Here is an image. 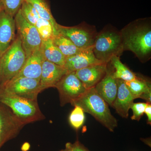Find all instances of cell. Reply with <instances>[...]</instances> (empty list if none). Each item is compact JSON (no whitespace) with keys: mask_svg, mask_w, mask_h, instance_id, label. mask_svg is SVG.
<instances>
[{"mask_svg":"<svg viewBox=\"0 0 151 151\" xmlns=\"http://www.w3.org/2000/svg\"><path fill=\"white\" fill-rule=\"evenodd\" d=\"M25 0H0L4 7V10L7 13L14 17L21 7Z\"/></svg>","mask_w":151,"mask_h":151,"instance_id":"484cf974","label":"cell"},{"mask_svg":"<svg viewBox=\"0 0 151 151\" xmlns=\"http://www.w3.org/2000/svg\"><path fill=\"white\" fill-rule=\"evenodd\" d=\"M26 60L25 52L18 36L1 57L0 86L14 78L21 70Z\"/></svg>","mask_w":151,"mask_h":151,"instance_id":"5b68a950","label":"cell"},{"mask_svg":"<svg viewBox=\"0 0 151 151\" xmlns=\"http://www.w3.org/2000/svg\"><path fill=\"white\" fill-rule=\"evenodd\" d=\"M147 103L145 109V113L147 117V124L151 125V103Z\"/></svg>","mask_w":151,"mask_h":151,"instance_id":"f1b7e54d","label":"cell"},{"mask_svg":"<svg viewBox=\"0 0 151 151\" xmlns=\"http://www.w3.org/2000/svg\"><path fill=\"white\" fill-rule=\"evenodd\" d=\"M3 10H4V7H3L2 4L1 2L0 1V12L2 11Z\"/></svg>","mask_w":151,"mask_h":151,"instance_id":"f546056e","label":"cell"},{"mask_svg":"<svg viewBox=\"0 0 151 151\" xmlns=\"http://www.w3.org/2000/svg\"><path fill=\"white\" fill-rule=\"evenodd\" d=\"M1 53H0V61H1Z\"/></svg>","mask_w":151,"mask_h":151,"instance_id":"4dcf8cb0","label":"cell"},{"mask_svg":"<svg viewBox=\"0 0 151 151\" xmlns=\"http://www.w3.org/2000/svg\"><path fill=\"white\" fill-rule=\"evenodd\" d=\"M94 88L108 105L112 106L117 95L118 84L117 79L113 76V69L110 63L107 64L105 76Z\"/></svg>","mask_w":151,"mask_h":151,"instance_id":"8fae6325","label":"cell"},{"mask_svg":"<svg viewBox=\"0 0 151 151\" xmlns=\"http://www.w3.org/2000/svg\"><path fill=\"white\" fill-rule=\"evenodd\" d=\"M14 18L18 36L27 59L34 52L40 48L42 40L35 27L24 18L20 10Z\"/></svg>","mask_w":151,"mask_h":151,"instance_id":"52a82bcc","label":"cell"},{"mask_svg":"<svg viewBox=\"0 0 151 151\" xmlns=\"http://www.w3.org/2000/svg\"><path fill=\"white\" fill-rule=\"evenodd\" d=\"M19 10L24 18L34 26L40 18L33 7L26 1L23 3Z\"/></svg>","mask_w":151,"mask_h":151,"instance_id":"cb8c5ba5","label":"cell"},{"mask_svg":"<svg viewBox=\"0 0 151 151\" xmlns=\"http://www.w3.org/2000/svg\"><path fill=\"white\" fill-rule=\"evenodd\" d=\"M98 33L96 27L86 22L76 26L66 27L57 24L56 35H61L67 38L81 50L92 47Z\"/></svg>","mask_w":151,"mask_h":151,"instance_id":"8992f818","label":"cell"},{"mask_svg":"<svg viewBox=\"0 0 151 151\" xmlns=\"http://www.w3.org/2000/svg\"><path fill=\"white\" fill-rule=\"evenodd\" d=\"M35 26L39 33L42 40L52 38L54 36L53 27L47 20L40 18Z\"/></svg>","mask_w":151,"mask_h":151,"instance_id":"603a6c76","label":"cell"},{"mask_svg":"<svg viewBox=\"0 0 151 151\" xmlns=\"http://www.w3.org/2000/svg\"><path fill=\"white\" fill-rule=\"evenodd\" d=\"M109 63L113 67V76L116 79L128 81L134 80L137 78V74L122 63L120 60V57H113Z\"/></svg>","mask_w":151,"mask_h":151,"instance_id":"ffe728a7","label":"cell"},{"mask_svg":"<svg viewBox=\"0 0 151 151\" xmlns=\"http://www.w3.org/2000/svg\"><path fill=\"white\" fill-rule=\"evenodd\" d=\"M124 51H132L142 63L151 58V18L134 20L120 30Z\"/></svg>","mask_w":151,"mask_h":151,"instance_id":"6da1fadb","label":"cell"},{"mask_svg":"<svg viewBox=\"0 0 151 151\" xmlns=\"http://www.w3.org/2000/svg\"><path fill=\"white\" fill-rule=\"evenodd\" d=\"M71 105L80 106L84 113H89L110 132H114L118 126L117 119L111 113L109 105L94 87L87 89Z\"/></svg>","mask_w":151,"mask_h":151,"instance_id":"7a4b0ae2","label":"cell"},{"mask_svg":"<svg viewBox=\"0 0 151 151\" xmlns=\"http://www.w3.org/2000/svg\"><path fill=\"white\" fill-rule=\"evenodd\" d=\"M92 51L98 60L108 63L114 56L120 57L124 52L121 31L108 24L98 32Z\"/></svg>","mask_w":151,"mask_h":151,"instance_id":"3957f363","label":"cell"},{"mask_svg":"<svg viewBox=\"0 0 151 151\" xmlns=\"http://www.w3.org/2000/svg\"><path fill=\"white\" fill-rule=\"evenodd\" d=\"M44 59L40 47L34 52L27 59L21 70L13 79L27 77L40 80Z\"/></svg>","mask_w":151,"mask_h":151,"instance_id":"e0dca14e","label":"cell"},{"mask_svg":"<svg viewBox=\"0 0 151 151\" xmlns=\"http://www.w3.org/2000/svg\"><path fill=\"white\" fill-rule=\"evenodd\" d=\"M24 125L9 107L0 103V148L14 138Z\"/></svg>","mask_w":151,"mask_h":151,"instance_id":"30bf717a","label":"cell"},{"mask_svg":"<svg viewBox=\"0 0 151 151\" xmlns=\"http://www.w3.org/2000/svg\"><path fill=\"white\" fill-rule=\"evenodd\" d=\"M68 72L64 67L44 59L40 78L41 91L50 87H55Z\"/></svg>","mask_w":151,"mask_h":151,"instance_id":"4fadbf2b","label":"cell"},{"mask_svg":"<svg viewBox=\"0 0 151 151\" xmlns=\"http://www.w3.org/2000/svg\"><path fill=\"white\" fill-rule=\"evenodd\" d=\"M63 151H89L79 141H77L73 144L67 143L65 145V150Z\"/></svg>","mask_w":151,"mask_h":151,"instance_id":"83f0119b","label":"cell"},{"mask_svg":"<svg viewBox=\"0 0 151 151\" xmlns=\"http://www.w3.org/2000/svg\"><path fill=\"white\" fill-rule=\"evenodd\" d=\"M55 87L59 92L60 105L62 106L67 103L72 104L88 89L76 75L75 71L68 72Z\"/></svg>","mask_w":151,"mask_h":151,"instance_id":"ba28073f","label":"cell"},{"mask_svg":"<svg viewBox=\"0 0 151 151\" xmlns=\"http://www.w3.org/2000/svg\"><path fill=\"white\" fill-rule=\"evenodd\" d=\"M63 151L62 150V151Z\"/></svg>","mask_w":151,"mask_h":151,"instance_id":"1f68e13d","label":"cell"},{"mask_svg":"<svg viewBox=\"0 0 151 151\" xmlns=\"http://www.w3.org/2000/svg\"><path fill=\"white\" fill-rule=\"evenodd\" d=\"M15 21L4 10L0 12V53L2 55L15 39Z\"/></svg>","mask_w":151,"mask_h":151,"instance_id":"7c38bea8","label":"cell"},{"mask_svg":"<svg viewBox=\"0 0 151 151\" xmlns=\"http://www.w3.org/2000/svg\"><path fill=\"white\" fill-rule=\"evenodd\" d=\"M52 39L55 45L66 58L76 54L82 50L76 46L68 39L63 36L58 35L54 36Z\"/></svg>","mask_w":151,"mask_h":151,"instance_id":"7402d4cb","label":"cell"},{"mask_svg":"<svg viewBox=\"0 0 151 151\" xmlns=\"http://www.w3.org/2000/svg\"><path fill=\"white\" fill-rule=\"evenodd\" d=\"M108 63L90 65L75 71L76 75L87 89L93 88L105 76Z\"/></svg>","mask_w":151,"mask_h":151,"instance_id":"5bb4252c","label":"cell"},{"mask_svg":"<svg viewBox=\"0 0 151 151\" xmlns=\"http://www.w3.org/2000/svg\"><path fill=\"white\" fill-rule=\"evenodd\" d=\"M0 91L25 99L37 100L38 95L41 92L40 80L27 77L14 78L0 86Z\"/></svg>","mask_w":151,"mask_h":151,"instance_id":"9c48e42d","label":"cell"},{"mask_svg":"<svg viewBox=\"0 0 151 151\" xmlns=\"http://www.w3.org/2000/svg\"><path fill=\"white\" fill-rule=\"evenodd\" d=\"M25 1L33 7L40 17L47 20L50 23L54 30V36L56 35V26L58 23L51 13L46 0H25Z\"/></svg>","mask_w":151,"mask_h":151,"instance_id":"44dd1931","label":"cell"},{"mask_svg":"<svg viewBox=\"0 0 151 151\" xmlns=\"http://www.w3.org/2000/svg\"><path fill=\"white\" fill-rule=\"evenodd\" d=\"M147 104V103H132L130 107V109H132L133 112V115L131 117L132 120L137 122L140 121L145 113Z\"/></svg>","mask_w":151,"mask_h":151,"instance_id":"4316f807","label":"cell"},{"mask_svg":"<svg viewBox=\"0 0 151 151\" xmlns=\"http://www.w3.org/2000/svg\"><path fill=\"white\" fill-rule=\"evenodd\" d=\"M69 116V122L71 127L76 130L80 129L85 121L84 112L80 106L75 105Z\"/></svg>","mask_w":151,"mask_h":151,"instance_id":"d4e9b609","label":"cell"},{"mask_svg":"<svg viewBox=\"0 0 151 151\" xmlns=\"http://www.w3.org/2000/svg\"><path fill=\"white\" fill-rule=\"evenodd\" d=\"M101 63L103 62L96 58L91 47L82 50L76 54L66 58L63 67L68 72H72Z\"/></svg>","mask_w":151,"mask_h":151,"instance_id":"9a60e30c","label":"cell"},{"mask_svg":"<svg viewBox=\"0 0 151 151\" xmlns=\"http://www.w3.org/2000/svg\"><path fill=\"white\" fill-rule=\"evenodd\" d=\"M118 91L116 99L112 107L116 113L122 118L127 119L129 116V111L134 99L128 89L125 81L117 79Z\"/></svg>","mask_w":151,"mask_h":151,"instance_id":"2e32d148","label":"cell"},{"mask_svg":"<svg viewBox=\"0 0 151 151\" xmlns=\"http://www.w3.org/2000/svg\"><path fill=\"white\" fill-rule=\"evenodd\" d=\"M134 99L142 98L151 103V84L150 80L138 76L134 80L125 81Z\"/></svg>","mask_w":151,"mask_h":151,"instance_id":"ac0fdd59","label":"cell"},{"mask_svg":"<svg viewBox=\"0 0 151 151\" xmlns=\"http://www.w3.org/2000/svg\"><path fill=\"white\" fill-rule=\"evenodd\" d=\"M0 103L9 107L25 125L45 118L40 109L37 100L25 99L0 91Z\"/></svg>","mask_w":151,"mask_h":151,"instance_id":"277c9868","label":"cell"},{"mask_svg":"<svg viewBox=\"0 0 151 151\" xmlns=\"http://www.w3.org/2000/svg\"><path fill=\"white\" fill-rule=\"evenodd\" d=\"M40 50L44 58L63 67L66 58L53 43L52 39L42 40Z\"/></svg>","mask_w":151,"mask_h":151,"instance_id":"d6986e66","label":"cell"}]
</instances>
